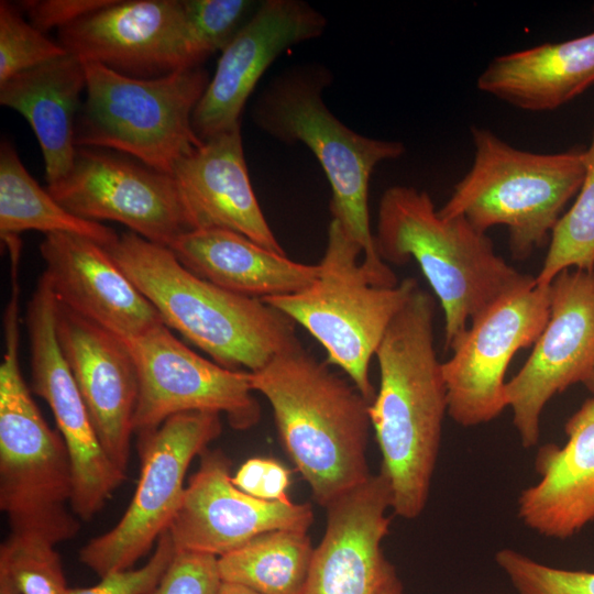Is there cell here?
<instances>
[{"label":"cell","mask_w":594,"mask_h":594,"mask_svg":"<svg viewBox=\"0 0 594 594\" xmlns=\"http://www.w3.org/2000/svg\"><path fill=\"white\" fill-rule=\"evenodd\" d=\"M86 87L84 62L68 53L0 84L1 106L23 116L38 141L47 186L74 164L75 128Z\"/></svg>","instance_id":"25"},{"label":"cell","mask_w":594,"mask_h":594,"mask_svg":"<svg viewBox=\"0 0 594 594\" xmlns=\"http://www.w3.org/2000/svg\"><path fill=\"white\" fill-rule=\"evenodd\" d=\"M583 385L591 393L592 397H594V366H593L591 373L588 374V376L583 382Z\"/></svg>","instance_id":"41"},{"label":"cell","mask_w":594,"mask_h":594,"mask_svg":"<svg viewBox=\"0 0 594 594\" xmlns=\"http://www.w3.org/2000/svg\"><path fill=\"white\" fill-rule=\"evenodd\" d=\"M56 299L42 274L28 304L31 389L50 406L69 453L74 492L72 509L90 520L125 479L106 453L91 422L56 333Z\"/></svg>","instance_id":"13"},{"label":"cell","mask_w":594,"mask_h":594,"mask_svg":"<svg viewBox=\"0 0 594 594\" xmlns=\"http://www.w3.org/2000/svg\"><path fill=\"white\" fill-rule=\"evenodd\" d=\"M594 271V132L585 151V175L572 207L554 227L536 284L548 286L562 271Z\"/></svg>","instance_id":"29"},{"label":"cell","mask_w":594,"mask_h":594,"mask_svg":"<svg viewBox=\"0 0 594 594\" xmlns=\"http://www.w3.org/2000/svg\"><path fill=\"white\" fill-rule=\"evenodd\" d=\"M388 508L391 488L381 472L330 504L301 594H381L396 573L382 549Z\"/></svg>","instance_id":"18"},{"label":"cell","mask_w":594,"mask_h":594,"mask_svg":"<svg viewBox=\"0 0 594 594\" xmlns=\"http://www.w3.org/2000/svg\"><path fill=\"white\" fill-rule=\"evenodd\" d=\"M271 404L280 442L315 501L327 508L371 475L370 402L300 342L249 372Z\"/></svg>","instance_id":"2"},{"label":"cell","mask_w":594,"mask_h":594,"mask_svg":"<svg viewBox=\"0 0 594 594\" xmlns=\"http://www.w3.org/2000/svg\"><path fill=\"white\" fill-rule=\"evenodd\" d=\"M198 470L185 487L167 532L176 551L221 557L273 530L307 532L314 521L309 504L264 501L232 482L231 460L219 449L199 455Z\"/></svg>","instance_id":"16"},{"label":"cell","mask_w":594,"mask_h":594,"mask_svg":"<svg viewBox=\"0 0 594 594\" xmlns=\"http://www.w3.org/2000/svg\"><path fill=\"white\" fill-rule=\"evenodd\" d=\"M593 10H594V6H593Z\"/></svg>","instance_id":"42"},{"label":"cell","mask_w":594,"mask_h":594,"mask_svg":"<svg viewBox=\"0 0 594 594\" xmlns=\"http://www.w3.org/2000/svg\"><path fill=\"white\" fill-rule=\"evenodd\" d=\"M550 315L549 285L536 282L495 301L476 317L442 363L448 415L462 427L497 418L507 407L506 370L536 342Z\"/></svg>","instance_id":"12"},{"label":"cell","mask_w":594,"mask_h":594,"mask_svg":"<svg viewBox=\"0 0 594 594\" xmlns=\"http://www.w3.org/2000/svg\"><path fill=\"white\" fill-rule=\"evenodd\" d=\"M495 562L518 594H594V572L550 566L504 548Z\"/></svg>","instance_id":"33"},{"label":"cell","mask_w":594,"mask_h":594,"mask_svg":"<svg viewBox=\"0 0 594 594\" xmlns=\"http://www.w3.org/2000/svg\"><path fill=\"white\" fill-rule=\"evenodd\" d=\"M36 230L44 234L65 232L89 238L108 246L118 233L100 222L81 219L66 210L42 188L21 162L14 146L0 145V235L2 241Z\"/></svg>","instance_id":"27"},{"label":"cell","mask_w":594,"mask_h":594,"mask_svg":"<svg viewBox=\"0 0 594 594\" xmlns=\"http://www.w3.org/2000/svg\"><path fill=\"white\" fill-rule=\"evenodd\" d=\"M191 273L228 292L263 299L297 293L318 276V264L293 261L226 229L188 231L168 248Z\"/></svg>","instance_id":"24"},{"label":"cell","mask_w":594,"mask_h":594,"mask_svg":"<svg viewBox=\"0 0 594 594\" xmlns=\"http://www.w3.org/2000/svg\"><path fill=\"white\" fill-rule=\"evenodd\" d=\"M381 594H403V584L396 573L387 581Z\"/></svg>","instance_id":"39"},{"label":"cell","mask_w":594,"mask_h":594,"mask_svg":"<svg viewBox=\"0 0 594 594\" xmlns=\"http://www.w3.org/2000/svg\"><path fill=\"white\" fill-rule=\"evenodd\" d=\"M184 0H113L58 30L59 44L85 63L135 78L176 70Z\"/></svg>","instance_id":"20"},{"label":"cell","mask_w":594,"mask_h":594,"mask_svg":"<svg viewBox=\"0 0 594 594\" xmlns=\"http://www.w3.org/2000/svg\"><path fill=\"white\" fill-rule=\"evenodd\" d=\"M221 430L220 414L187 411L138 435L141 473L134 495L119 522L80 550L82 564L102 578L130 569L144 557L167 530L182 503L193 459Z\"/></svg>","instance_id":"10"},{"label":"cell","mask_w":594,"mask_h":594,"mask_svg":"<svg viewBox=\"0 0 594 594\" xmlns=\"http://www.w3.org/2000/svg\"><path fill=\"white\" fill-rule=\"evenodd\" d=\"M314 549L307 532L268 531L218 557L219 573L262 594H301Z\"/></svg>","instance_id":"28"},{"label":"cell","mask_w":594,"mask_h":594,"mask_svg":"<svg viewBox=\"0 0 594 594\" xmlns=\"http://www.w3.org/2000/svg\"><path fill=\"white\" fill-rule=\"evenodd\" d=\"M218 594H262L242 584L222 581Z\"/></svg>","instance_id":"38"},{"label":"cell","mask_w":594,"mask_h":594,"mask_svg":"<svg viewBox=\"0 0 594 594\" xmlns=\"http://www.w3.org/2000/svg\"><path fill=\"white\" fill-rule=\"evenodd\" d=\"M0 594H19V592L6 578L0 576Z\"/></svg>","instance_id":"40"},{"label":"cell","mask_w":594,"mask_h":594,"mask_svg":"<svg viewBox=\"0 0 594 594\" xmlns=\"http://www.w3.org/2000/svg\"><path fill=\"white\" fill-rule=\"evenodd\" d=\"M65 54L59 43L23 18L18 4L0 2V84Z\"/></svg>","instance_id":"32"},{"label":"cell","mask_w":594,"mask_h":594,"mask_svg":"<svg viewBox=\"0 0 594 594\" xmlns=\"http://www.w3.org/2000/svg\"><path fill=\"white\" fill-rule=\"evenodd\" d=\"M176 550L167 532L156 542L150 560L141 568L109 573L90 587L69 588L67 594H153L170 565Z\"/></svg>","instance_id":"34"},{"label":"cell","mask_w":594,"mask_h":594,"mask_svg":"<svg viewBox=\"0 0 594 594\" xmlns=\"http://www.w3.org/2000/svg\"><path fill=\"white\" fill-rule=\"evenodd\" d=\"M324 15L300 0H266L221 51L216 72L193 113L201 141L241 127V114L258 80L287 48L319 37Z\"/></svg>","instance_id":"17"},{"label":"cell","mask_w":594,"mask_h":594,"mask_svg":"<svg viewBox=\"0 0 594 594\" xmlns=\"http://www.w3.org/2000/svg\"><path fill=\"white\" fill-rule=\"evenodd\" d=\"M256 7L249 0H184L176 70L200 67L221 52Z\"/></svg>","instance_id":"30"},{"label":"cell","mask_w":594,"mask_h":594,"mask_svg":"<svg viewBox=\"0 0 594 594\" xmlns=\"http://www.w3.org/2000/svg\"><path fill=\"white\" fill-rule=\"evenodd\" d=\"M289 471L278 461L251 458L232 475L233 484L242 492L264 501L289 502Z\"/></svg>","instance_id":"36"},{"label":"cell","mask_w":594,"mask_h":594,"mask_svg":"<svg viewBox=\"0 0 594 594\" xmlns=\"http://www.w3.org/2000/svg\"><path fill=\"white\" fill-rule=\"evenodd\" d=\"M46 189L81 219L119 222L166 248L191 231L172 175L123 156L78 147L68 174Z\"/></svg>","instance_id":"14"},{"label":"cell","mask_w":594,"mask_h":594,"mask_svg":"<svg viewBox=\"0 0 594 594\" xmlns=\"http://www.w3.org/2000/svg\"><path fill=\"white\" fill-rule=\"evenodd\" d=\"M42 273L56 300L119 338L164 323L151 301L116 264L105 246L74 233L44 234Z\"/></svg>","instance_id":"21"},{"label":"cell","mask_w":594,"mask_h":594,"mask_svg":"<svg viewBox=\"0 0 594 594\" xmlns=\"http://www.w3.org/2000/svg\"><path fill=\"white\" fill-rule=\"evenodd\" d=\"M56 302V333L64 358L101 446L125 472L139 392L134 361L118 336Z\"/></svg>","instance_id":"19"},{"label":"cell","mask_w":594,"mask_h":594,"mask_svg":"<svg viewBox=\"0 0 594 594\" xmlns=\"http://www.w3.org/2000/svg\"><path fill=\"white\" fill-rule=\"evenodd\" d=\"M113 0H26L18 7L29 22L43 33L70 25L81 18L109 6Z\"/></svg>","instance_id":"37"},{"label":"cell","mask_w":594,"mask_h":594,"mask_svg":"<svg viewBox=\"0 0 594 594\" xmlns=\"http://www.w3.org/2000/svg\"><path fill=\"white\" fill-rule=\"evenodd\" d=\"M19 293L4 310L0 365V509L11 534L56 546L76 537L73 468L59 431L42 416L19 363Z\"/></svg>","instance_id":"6"},{"label":"cell","mask_w":594,"mask_h":594,"mask_svg":"<svg viewBox=\"0 0 594 594\" xmlns=\"http://www.w3.org/2000/svg\"><path fill=\"white\" fill-rule=\"evenodd\" d=\"M221 583L217 557L176 551L153 594H218Z\"/></svg>","instance_id":"35"},{"label":"cell","mask_w":594,"mask_h":594,"mask_svg":"<svg viewBox=\"0 0 594 594\" xmlns=\"http://www.w3.org/2000/svg\"><path fill=\"white\" fill-rule=\"evenodd\" d=\"M0 576L19 594H67L55 546L41 539L10 535L0 546Z\"/></svg>","instance_id":"31"},{"label":"cell","mask_w":594,"mask_h":594,"mask_svg":"<svg viewBox=\"0 0 594 594\" xmlns=\"http://www.w3.org/2000/svg\"><path fill=\"white\" fill-rule=\"evenodd\" d=\"M566 442L547 443L535 458L539 481L518 496L517 515L538 535L564 540L594 521V397L564 425Z\"/></svg>","instance_id":"23"},{"label":"cell","mask_w":594,"mask_h":594,"mask_svg":"<svg viewBox=\"0 0 594 594\" xmlns=\"http://www.w3.org/2000/svg\"><path fill=\"white\" fill-rule=\"evenodd\" d=\"M374 241L385 263L414 260L420 266L443 310L446 350L491 305L536 282L499 256L485 232L464 218L442 217L431 197L414 187L384 191Z\"/></svg>","instance_id":"4"},{"label":"cell","mask_w":594,"mask_h":594,"mask_svg":"<svg viewBox=\"0 0 594 594\" xmlns=\"http://www.w3.org/2000/svg\"><path fill=\"white\" fill-rule=\"evenodd\" d=\"M331 84L323 66H294L275 77L255 102L254 123L288 144L302 143L316 156L331 187L330 212L363 250L362 265L384 287L398 284L377 254L369 212V185L374 168L405 153L398 141L359 134L343 124L322 98Z\"/></svg>","instance_id":"5"},{"label":"cell","mask_w":594,"mask_h":594,"mask_svg":"<svg viewBox=\"0 0 594 594\" xmlns=\"http://www.w3.org/2000/svg\"><path fill=\"white\" fill-rule=\"evenodd\" d=\"M87 87L76 128L77 147H102L169 174L199 147L193 113L210 77L200 66L135 78L85 63Z\"/></svg>","instance_id":"9"},{"label":"cell","mask_w":594,"mask_h":594,"mask_svg":"<svg viewBox=\"0 0 594 594\" xmlns=\"http://www.w3.org/2000/svg\"><path fill=\"white\" fill-rule=\"evenodd\" d=\"M471 138L472 165L438 211L446 218H464L485 233L505 227L513 256L524 260L550 241L565 205L579 193L585 151H524L476 125Z\"/></svg>","instance_id":"7"},{"label":"cell","mask_w":594,"mask_h":594,"mask_svg":"<svg viewBox=\"0 0 594 594\" xmlns=\"http://www.w3.org/2000/svg\"><path fill=\"white\" fill-rule=\"evenodd\" d=\"M594 84V32L493 58L477 88L526 111H551Z\"/></svg>","instance_id":"26"},{"label":"cell","mask_w":594,"mask_h":594,"mask_svg":"<svg viewBox=\"0 0 594 594\" xmlns=\"http://www.w3.org/2000/svg\"><path fill=\"white\" fill-rule=\"evenodd\" d=\"M361 254V245L331 219L317 278L297 293L262 300L305 328L324 348L328 362L342 369L372 403L370 362L418 283L407 277L393 287L378 286Z\"/></svg>","instance_id":"8"},{"label":"cell","mask_w":594,"mask_h":594,"mask_svg":"<svg viewBox=\"0 0 594 594\" xmlns=\"http://www.w3.org/2000/svg\"><path fill=\"white\" fill-rule=\"evenodd\" d=\"M435 314L433 296L418 287L393 318L375 354L380 386L370 404V421L392 509L405 519L417 518L426 507L448 414Z\"/></svg>","instance_id":"1"},{"label":"cell","mask_w":594,"mask_h":594,"mask_svg":"<svg viewBox=\"0 0 594 594\" xmlns=\"http://www.w3.org/2000/svg\"><path fill=\"white\" fill-rule=\"evenodd\" d=\"M138 373L135 435L158 428L167 418L187 411L224 414L235 430L261 419L249 372L226 369L190 350L165 323L138 336L120 338Z\"/></svg>","instance_id":"11"},{"label":"cell","mask_w":594,"mask_h":594,"mask_svg":"<svg viewBox=\"0 0 594 594\" xmlns=\"http://www.w3.org/2000/svg\"><path fill=\"white\" fill-rule=\"evenodd\" d=\"M550 315L534 349L509 382L507 407L525 449L539 442L549 400L582 383L594 366V271L569 268L549 284Z\"/></svg>","instance_id":"15"},{"label":"cell","mask_w":594,"mask_h":594,"mask_svg":"<svg viewBox=\"0 0 594 594\" xmlns=\"http://www.w3.org/2000/svg\"><path fill=\"white\" fill-rule=\"evenodd\" d=\"M191 230L226 229L286 255L254 194L244 157L241 127L202 142L174 165Z\"/></svg>","instance_id":"22"},{"label":"cell","mask_w":594,"mask_h":594,"mask_svg":"<svg viewBox=\"0 0 594 594\" xmlns=\"http://www.w3.org/2000/svg\"><path fill=\"white\" fill-rule=\"evenodd\" d=\"M106 250L169 329L226 369L255 372L299 342L287 316L200 278L166 246L128 231Z\"/></svg>","instance_id":"3"}]
</instances>
